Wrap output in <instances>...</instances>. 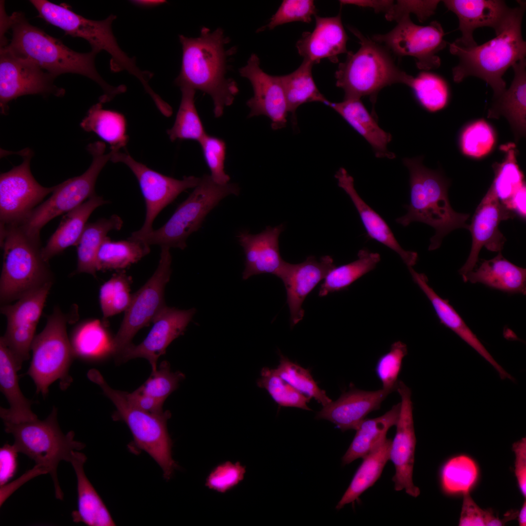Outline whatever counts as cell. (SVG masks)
<instances>
[{"mask_svg": "<svg viewBox=\"0 0 526 526\" xmlns=\"http://www.w3.org/2000/svg\"><path fill=\"white\" fill-rule=\"evenodd\" d=\"M2 14V31L9 28L12 37L5 46L14 54L28 59L55 77L65 73L80 75L93 80L102 89L104 94L99 101L105 103L116 95L125 92L124 85L113 86L107 83L96 70L95 58L98 53L76 52L60 40L31 24L21 12L10 16Z\"/></svg>", "mask_w": 526, "mask_h": 526, "instance_id": "1", "label": "cell"}, {"mask_svg": "<svg viewBox=\"0 0 526 526\" xmlns=\"http://www.w3.org/2000/svg\"><path fill=\"white\" fill-rule=\"evenodd\" d=\"M179 38L182 59L175 84L208 94L213 101L214 116L220 117L225 108L233 104L239 91L237 82L227 77L229 58L235 49H226L229 38L221 28L211 31L203 27L198 37L180 35Z\"/></svg>", "mask_w": 526, "mask_h": 526, "instance_id": "2", "label": "cell"}, {"mask_svg": "<svg viewBox=\"0 0 526 526\" xmlns=\"http://www.w3.org/2000/svg\"><path fill=\"white\" fill-rule=\"evenodd\" d=\"M510 8L496 36L488 41L471 47L454 42L449 43L450 53L458 57V64L452 69L454 81L459 83L468 76L480 78L493 91V99L506 90L503 76L506 71L525 58L526 42L522 34V22L525 2Z\"/></svg>", "mask_w": 526, "mask_h": 526, "instance_id": "3", "label": "cell"}, {"mask_svg": "<svg viewBox=\"0 0 526 526\" xmlns=\"http://www.w3.org/2000/svg\"><path fill=\"white\" fill-rule=\"evenodd\" d=\"M423 157L405 158L403 164L410 174V201L407 212L396 219L404 226L414 222L426 224L434 228L429 250L438 248L443 238L458 228L468 229L470 215L455 211L448 197L449 182L437 170L426 167Z\"/></svg>", "mask_w": 526, "mask_h": 526, "instance_id": "4", "label": "cell"}, {"mask_svg": "<svg viewBox=\"0 0 526 526\" xmlns=\"http://www.w3.org/2000/svg\"><path fill=\"white\" fill-rule=\"evenodd\" d=\"M348 28L360 46L355 53H347L345 60L338 64L335 73L336 85L344 92V99L369 96L375 104L378 93L385 87L395 83L407 85L411 75L396 65L387 49L357 29Z\"/></svg>", "mask_w": 526, "mask_h": 526, "instance_id": "5", "label": "cell"}, {"mask_svg": "<svg viewBox=\"0 0 526 526\" xmlns=\"http://www.w3.org/2000/svg\"><path fill=\"white\" fill-rule=\"evenodd\" d=\"M5 431L13 435L17 451L22 453L36 463L40 474H49L54 483L56 496L62 500L63 493L57 475L58 464L61 461L70 462L75 451L84 448V443L74 439L71 431L63 433L57 420L55 407L44 420L38 417L19 422L3 421Z\"/></svg>", "mask_w": 526, "mask_h": 526, "instance_id": "6", "label": "cell"}, {"mask_svg": "<svg viewBox=\"0 0 526 526\" xmlns=\"http://www.w3.org/2000/svg\"><path fill=\"white\" fill-rule=\"evenodd\" d=\"M3 249L0 300L6 303L51 282L48 262L41 256L40 239L28 235L19 224L1 225Z\"/></svg>", "mask_w": 526, "mask_h": 526, "instance_id": "7", "label": "cell"}, {"mask_svg": "<svg viewBox=\"0 0 526 526\" xmlns=\"http://www.w3.org/2000/svg\"><path fill=\"white\" fill-rule=\"evenodd\" d=\"M87 376L114 404L116 410L113 419L123 421L127 424L135 446L149 454L161 468L164 478L170 479L177 467L172 457V442L167 426L170 412L153 414L135 408L127 400L124 392L112 388L95 369L90 370Z\"/></svg>", "mask_w": 526, "mask_h": 526, "instance_id": "8", "label": "cell"}, {"mask_svg": "<svg viewBox=\"0 0 526 526\" xmlns=\"http://www.w3.org/2000/svg\"><path fill=\"white\" fill-rule=\"evenodd\" d=\"M239 193L237 184H218L210 175L205 174L165 225L135 240H141L149 245L184 249L188 238L200 228L209 212L227 196L238 195Z\"/></svg>", "mask_w": 526, "mask_h": 526, "instance_id": "9", "label": "cell"}, {"mask_svg": "<svg viewBox=\"0 0 526 526\" xmlns=\"http://www.w3.org/2000/svg\"><path fill=\"white\" fill-rule=\"evenodd\" d=\"M68 319L59 308L55 307L45 327L31 345L32 358L27 374L34 381L37 393L44 396L56 380H60L63 390L72 382L68 371L75 355L67 334Z\"/></svg>", "mask_w": 526, "mask_h": 526, "instance_id": "10", "label": "cell"}, {"mask_svg": "<svg viewBox=\"0 0 526 526\" xmlns=\"http://www.w3.org/2000/svg\"><path fill=\"white\" fill-rule=\"evenodd\" d=\"M87 150L92 156L89 168L81 175L56 185L52 195L19 224L28 235L40 239V230L47 223L73 210L95 194L98 176L107 163L111 160L113 152L105 153L106 145L101 141L90 144Z\"/></svg>", "mask_w": 526, "mask_h": 526, "instance_id": "11", "label": "cell"}, {"mask_svg": "<svg viewBox=\"0 0 526 526\" xmlns=\"http://www.w3.org/2000/svg\"><path fill=\"white\" fill-rule=\"evenodd\" d=\"M169 249L161 247L159 262L154 273L132 295L119 329L113 338V355L117 356L132 344V340L136 333L152 322L166 306L164 290L171 273L172 258Z\"/></svg>", "mask_w": 526, "mask_h": 526, "instance_id": "12", "label": "cell"}, {"mask_svg": "<svg viewBox=\"0 0 526 526\" xmlns=\"http://www.w3.org/2000/svg\"><path fill=\"white\" fill-rule=\"evenodd\" d=\"M396 22L391 31L375 35L373 40L398 56L414 57L419 69L438 68L441 59L437 54L447 44L440 23L433 21L427 26L418 25L412 21L409 15L402 16Z\"/></svg>", "mask_w": 526, "mask_h": 526, "instance_id": "13", "label": "cell"}, {"mask_svg": "<svg viewBox=\"0 0 526 526\" xmlns=\"http://www.w3.org/2000/svg\"><path fill=\"white\" fill-rule=\"evenodd\" d=\"M112 151L111 161L125 164L136 177L146 204L144 223L129 238L137 239L150 232L153 230L152 223L160 211L181 193L195 188L201 181V178L194 176H184L178 180L164 175L136 161L127 152Z\"/></svg>", "mask_w": 526, "mask_h": 526, "instance_id": "14", "label": "cell"}, {"mask_svg": "<svg viewBox=\"0 0 526 526\" xmlns=\"http://www.w3.org/2000/svg\"><path fill=\"white\" fill-rule=\"evenodd\" d=\"M19 152L22 163L0 175L1 225L22 223L56 187H44L36 180L30 169L33 152L30 149Z\"/></svg>", "mask_w": 526, "mask_h": 526, "instance_id": "15", "label": "cell"}, {"mask_svg": "<svg viewBox=\"0 0 526 526\" xmlns=\"http://www.w3.org/2000/svg\"><path fill=\"white\" fill-rule=\"evenodd\" d=\"M55 77L30 60L14 54L6 47L0 50V107L6 115L8 104L25 95L62 96L65 90L54 84Z\"/></svg>", "mask_w": 526, "mask_h": 526, "instance_id": "16", "label": "cell"}, {"mask_svg": "<svg viewBox=\"0 0 526 526\" xmlns=\"http://www.w3.org/2000/svg\"><path fill=\"white\" fill-rule=\"evenodd\" d=\"M53 282L32 290L14 304H4L1 313L7 319L4 335L0 338L15 358L18 370L30 357L36 329Z\"/></svg>", "mask_w": 526, "mask_h": 526, "instance_id": "17", "label": "cell"}, {"mask_svg": "<svg viewBox=\"0 0 526 526\" xmlns=\"http://www.w3.org/2000/svg\"><path fill=\"white\" fill-rule=\"evenodd\" d=\"M39 16L63 30L66 35L82 38L92 50L107 52L111 57L119 55L121 48L113 32L112 25L116 16L110 15L101 20L86 19L74 12L65 4H56L46 0H31Z\"/></svg>", "mask_w": 526, "mask_h": 526, "instance_id": "18", "label": "cell"}, {"mask_svg": "<svg viewBox=\"0 0 526 526\" xmlns=\"http://www.w3.org/2000/svg\"><path fill=\"white\" fill-rule=\"evenodd\" d=\"M396 391L401 398L398 418L395 425L396 433L392 440L389 460L393 463L395 474L392 480L394 489H404L409 495L417 497L420 490L413 483L416 437L413 419V406L410 389L399 380Z\"/></svg>", "mask_w": 526, "mask_h": 526, "instance_id": "19", "label": "cell"}, {"mask_svg": "<svg viewBox=\"0 0 526 526\" xmlns=\"http://www.w3.org/2000/svg\"><path fill=\"white\" fill-rule=\"evenodd\" d=\"M515 214L505 206L489 188L478 205L468 230L472 237L469 256L459 270L463 275L473 270L478 262L480 251L483 247L493 252H501L506 239L499 228L500 223Z\"/></svg>", "mask_w": 526, "mask_h": 526, "instance_id": "20", "label": "cell"}, {"mask_svg": "<svg viewBox=\"0 0 526 526\" xmlns=\"http://www.w3.org/2000/svg\"><path fill=\"white\" fill-rule=\"evenodd\" d=\"M260 59L252 54L246 64L239 69L242 77L250 82L253 96L246 105L250 111L248 116L264 115L271 121L273 130L285 127L287 124L288 110L283 86L279 76L271 75L260 67Z\"/></svg>", "mask_w": 526, "mask_h": 526, "instance_id": "21", "label": "cell"}, {"mask_svg": "<svg viewBox=\"0 0 526 526\" xmlns=\"http://www.w3.org/2000/svg\"><path fill=\"white\" fill-rule=\"evenodd\" d=\"M195 312L194 308L180 310L166 306L153 319V325L143 341L137 345L131 344L117 356L118 358L127 361L144 358L150 364L152 372L156 371L158 358L166 353L173 340L184 334Z\"/></svg>", "mask_w": 526, "mask_h": 526, "instance_id": "22", "label": "cell"}, {"mask_svg": "<svg viewBox=\"0 0 526 526\" xmlns=\"http://www.w3.org/2000/svg\"><path fill=\"white\" fill-rule=\"evenodd\" d=\"M335 266L333 259L328 255L319 259L310 256L297 264L286 262L279 278L286 288L291 326L303 319L302 304L306 297Z\"/></svg>", "mask_w": 526, "mask_h": 526, "instance_id": "23", "label": "cell"}, {"mask_svg": "<svg viewBox=\"0 0 526 526\" xmlns=\"http://www.w3.org/2000/svg\"><path fill=\"white\" fill-rule=\"evenodd\" d=\"M283 230L284 226L280 225L267 226L256 234L244 231L238 235L245 256L243 280L262 274H270L279 278L286 262L281 256L279 246V238Z\"/></svg>", "mask_w": 526, "mask_h": 526, "instance_id": "24", "label": "cell"}, {"mask_svg": "<svg viewBox=\"0 0 526 526\" xmlns=\"http://www.w3.org/2000/svg\"><path fill=\"white\" fill-rule=\"evenodd\" d=\"M443 2L458 19V29L462 36L454 42L465 47L477 45L473 36L476 29L489 27L496 31L510 9L505 1L500 0H445Z\"/></svg>", "mask_w": 526, "mask_h": 526, "instance_id": "25", "label": "cell"}, {"mask_svg": "<svg viewBox=\"0 0 526 526\" xmlns=\"http://www.w3.org/2000/svg\"><path fill=\"white\" fill-rule=\"evenodd\" d=\"M315 17L313 30L304 32L296 43L298 53L304 60L313 64L323 58L337 63L340 54L348 52V37L342 23L341 13L335 17Z\"/></svg>", "mask_w": 526, "mask_h": 526, "instance_id": "26", "label": "cell"}, {"mask_svg": "<svg viewBox=\"0 0 526 526\" xmlns=\"http://www.w3.org/2000/svg\"><path fill=\"white\" fill-rule=\"evenodd\" d=\"M393 392L383 388L365 391L352 388L335 401L323 406L316 418L332 422L342 432L356 430L369 413L379 409Z\"/></svg>", "mask_w": 526, "mask_h": 526, "instance_id": "27", "label": "cell"}, {"mask_svg": "<svg viewBox=\"0 0 526 526\" xmlns=\"http://www.w3.org/2000/svg\"><path fill=\"white\" fill-rule=\"evenodd\" d=\"M408 269L413 282L432 303L440 322L454 332L489 362L497 371L502 379L508 378L514 381L513 377L494 359L459 314L450 304L449 301L440 297L429 285L427 276L424 273L417 272L413 267H408Z\"/></svg>", "mask_w": 526, "mask_h": 526, "instance_id": "28", "label": "cell"}, {"mask_svg": "<svg viewBox=\"0 0 526 526\" xmlns=\"http://www.w3.org/2000/svg\"><path fill=\"white\" fill-rule=\"evenodd\" d=\"M335 177L339 187L349 196L357 209L368 236L395 252L408 267L414 265L418 259L415 252L404 250L399 244L384 219L360 197L354 187V181L347 171L340 168Z\"/></svg>", "mask_w": 526, "mask_h": 526, "instance_id": "29", "label": "cell"}, {"mask_svg": "<svg viewBox=\"0 0 526 526\" xmlns=\"http://www.w3.org/2000/svg\"><path fill=\"white\" fill-rule=\"evenodd\" d=\"M338 113L372 147L377 158L394 159L395 155L387 149L392 135L378 125L360 99H344L340 102L327 100L324 104Z\"/></svg>", "mask_w": 526, "mask_h": 526, "instance_id": "30", "label": "cell"}, {"mask_svg": "<svg viewBox=\"0 0 526 526\" xmlns=\"http://www.w3.org/2000/svg\"><path fill=\"white\" fill-rule=\"evenodd\" d=\"M512 67L514 76L511 84L489 109L488 118L504 116L508 121L516 140L524 136L526 131V61L523 59Z\"/></svg>", "mask_w": 526, "mask_h": 526, "instance_id": "31", "label": "cell"}, {"mask_svg": "<svg viewBox=\"0 0 526 526\" xmlns=\"http://www.w3.org/2000/svg\"><path fill=\"white\" fill-rule=\"evenodd\" d=\"M86 460L84 453L75 451L70 462L77 481V509L72 513L73 521L89 526H115L105 504L86 475L84 465Z\"/></svg>", "mask_w": 526, "mask_h": 526, "instance_id": "32", "label": "cell"}, {"mask_svg": "<svg viewBox=\"0 0 526 526\" xmlns=\"http://www.w3.org/2000/svg\"><path fill=\"white\" fill-rule=\"evenodd\" d=\"M462 277L465 282L481 283L507 293L526 294V269L507 260L501 251Z\"/></svg>", "mask_w": 526, "mask_h": 526, "instance_id": "33", "label": "cell"}, {"mask_svg": "<svg viewBox=\"0 0 526 526\" xmlns=\"http://www.w3.org/2000/svg\"><path fill=\"white\" fill-rule=\"evenodd\" d=\"M18 371L14 357L0 338V391L10 405L8 409L0 407V415L3 421L18 422L38 417L31 410L32 402L24 397L19 388Z\"/></svg>", "mask_w": 526, "mask_h": 526, "instance_id": "34", "label": "cell"}, {"mask_svg": "<svg viewBox=\"0 0 526 526\" xmlns=\"http://www.w3.org/2000/svg\"><path fill=\"white\" fill-rule=\"evenodd\" d=\"M107 203L95 194L64 215L56 231L41 248L43 259L48 263L67 247L77 245L90 215L97 207Z\"/></svg>", "mask_w": 526, "mask_h": 526, "instance_id": "35", "label": "cell"}, {"mask_svg": "<svg viewBox=\"0 0 526 526\" xmlns=\"http://www.w3.org/2000/svg\"><path fill=\"white\" fill-rule=\"evenodd\" d=\"M400 403L394 405L383 415L365 419L355 430L356 432L348 449L342 458L343 465L363 458L377 447L386 438L388 430L395 426Z\"/></svg>", "mask_w": 526, "mask_h": 526, "instance_id": "36", "label": "cell"}, {"mask_svg": "<svg viewBox=\"0 0 526 526\" xmlns=\"http://www.w3.org/2000/svg\"><path fill=\"white\" fill-rule=\"evenodd\" d=\"M80 125L85 131L95 133L108 143L111 150L120 151L128 143L124 115L117 111L104 109L99 102L91 107Z\"/></svg>", "mask_w": 526, "mask_h": 526, "instance_id": "37", "label": "cell"}, {"mask_svg": "<svg viewBox=\"0 0 526 526\" xmlns=\"http://www.w3.org/2000/svg\"><path fill=\"white\" fill-rule=\"evenodd\" d=\"M391 442L392 440L386 437L377 447L362 458L361 465L336 507L337 510L357 500L363 492L379 479L389 460Z\"/></svg>", "mask_w": 526, "mask_h": 526, "instance_id": "38", "label": "cell"}, {"mask_svg": "<svg viewBox=\"0 0 526 526\" xmlns=\"http://www.w3.org/2000/svg\"><path fill=\"white\" fill-rule=\"evenodd\" d=\"M313 64L304 60L294 72L280 75L283 88L288 112L291 114L293 124H297L296 111L303 104L320 102L324 104L328 100L318 89L313 77Z\"/></svg>", "mask_w": 526, "mask_h": 526, "instance_id": "39", "label": "cell"}, {"mask_svg": "<svg viewBox=\"0 0 526 526\" xmlns=\"http://www.w3.org/2000/svg\"><path fill=\"white\" fill-rule=\"evenodd\" d=\"M121 218L116 214L110 218H102L86 224L77 244V265L75 273H86L96 277V257L99 249L112 230H119L123 225Z\"/></svg>", "mask_w": 526, "mask_h": 526, "instance_id": "40", "label": "cell"}, {"mask_svg": "<svg viewBox=\"0 0 526 526\" xmlns=\"http://www.w3.org/2000/svg\"><path fill=\"white\" fill-rule=\"evenodd\" d=\"M106 326L99 319H89L79 324L71 336L70 342L75 356L95 360L113 354V338Z\"/></svg>", "mask_w": 526, "mask_h": 526, "instance_id": "41", "label": "cell"}, {"mask_svg": "<svg viewBox=\"0 0 526 526\" xmlns=\"http://www.w3.org/2000/svg\"><path fill=\"white\" fill-rule=\"evenodd\" d=\"M150 252V245L141 240L128 238L127 240L114 241L107 237L97 254V271L123 270Z\"/></svg>", "mask_w": 526, "mask_h": 526, "instance_id": "42", "label": "cell"}, {"mask_svg": "<svg viewBox=\"0 0 526 526\" xmlns=\"http://www.w3.org/2000/svg\"><path fill=\"white\" fill-rule=\"evenodd\" d=\"M380 260L378 253L365 249L360 250L356 260L336 266L328 272L320 286L319 296L324 297L330 293L347 289L354 282L375 269Z\"/></svg>", "mask_w": 526, "mask_h": 526, "instance_id": "43", "label": "cell"}, {"mask_svg": "<svg viewBox=\"0 0 526 526\" xmlns=\"http://www.w3.org/2000/svg\"><path fill=\"white\" fill-rule=\"evenodd\" d=\"M479 475L476 462L468 455H458L448 460L442 466L440 486L447 494L463 495L470 493L476 484Z\"/></svg>", "mask_w": 526, "mask_h": 526, "instance_id": "44", "label": "cell"}, {"mask_svg": "<svg viewBox=\"0 0 526 526\" xmlns=\"http://www.w3.org/2000/svg\"><path fill=\"white\" fill-rule=\"evenodd\" d=\"M505 155L501 163L492 165L494 178L490 188L505 205L524 185V175L517 161V150L514 143H509L500 147Z\"/></svg>", "mask_w": 526, "mask_h": 526, "instance_id": "45", "label": "cell"}, {"mask_svg": "<svg viewBox=\"0 0 526 526\" xmlns=\"http://www.w3.org/2000/svg\"><path fill=\"white\" fill-rule=\"evenodd\" d=\"M182 97L173 126L167 131L171 141L194 140L199 142L207 134L195 104L196 90L181 87Z\"/></svg>", "mask_w": 526, "mask_h": 526, "instance_id": "46", "label": "cell"}, {"mask_svg": "<svg viewBox=\"0 0 526 526\" xmlns=\"http://www.w3.org/2000/svg\"><path fill=\"white\" fill-rule=\"evenodd\" d=\"M418 103L430 112H436L447 104L449 91L446 81L435 74L422 72L411 76L407 84Z\"/></svg>", "mask_w": 526, "mask_h": 526, "instance_id": "47", "label": "cell"}, {"mask_svg": "<svg viewBox=\"0 0 526 526\" xmlns=\"http://www.w3.org/2000/svg\"><path fill=\"white\" fill-rule=\"evenodd\" d=\"M132 277L121 270L114 274L100 287L99 299L103 314V322L107 326V319L125 311L131 301Z\"/></svg>", "mask_w": 526, "mask_h": 526, "instance_id": "48", "label": "cell"}, {"mask_svg": "<svg viewBox=\"0 0 526 526\" xmlns=\"http://www.w3.org/2000/svg\"><path fill=\"white\" fill-rule=\"evenodd\" d=\"M280 356V363L274 369L282 379L309 399L314 398L323 406L332 401L325 391L318 386L309 369L291 361L282 354Z\"/></svg>", "mask_w": 526, "mask_h": 526, "instance_id": "49", "label": "cell"}, {"mask_svg": "<svg viewBox=\"0 0 526 526\" xmlns=\"http://www.w3.org/2000/svg\"><path fill=\"white\" fill-rule=\"evenodd\" d=\"M258 386L265 389L272 399L280 406L295 407L311 410L308 405L310 400L282 379L274 369L263 368Z\"/></svg>", "mask_w": 526, "mask_h": 526, "instance_id": "50", "label": "cell"}, {"mask_svg": "<svg viewBox=\"0 0 526 526\" xmlns=\"http://www.w3.org/2000/svg\"><path fill=\"white\" fill-rule=\"evenodd\" d=\"M495 142L493 129L483 119L475 121L466 127L460 138L462 152L475 158L483 157L489 153Z\"/></svg>", "mask_w": 526, "mask_h": 526, "instance_id": "51", "label": "cell"}, {"mask_svg": "<svg viewBox=\"0 0 526 526\" xmlns=\"http://www.w3.org/2000/svg\"><path fill=\"white\" fill-rule=\"evenodd\" d=\"M407 353V345L401 341H397L391 345L388 352L379 358L375 372L383 389L393 392L396 390L403 360Z\"/></svg>", "mask_w": 526, "mask_h": 526, "instance_id": "52", "label": "cell"}, {"mask_svg": "<svg viewBox=\"0 0 526 526\" xmlns=\"http://www.w3.org/2000/svg\"><path fill=\"white\" fill-rule=\"evenodd\" d=\"M317 9L313 0H284L269 23L257 30V32L275 27L287 23L300 21L310 23L312 16L316 15Z\"/></svg>", "mask_w": 526, "mask_h": 526, "instance_id": "53", "label": "cell"}, {"mask_svg": "<svg viewBox=\"0 0 526 526\" xmlns=\"http://www.w3.org/2000/svg\"><path fill=\"white\" fill-rule=\"evenodd\" d=\"M184 377L180 372L171 371L169 363L164 361L156 371L138 389L163 402L178 387V383Z\"/></svg>", "mask_w": 526, "mask_h": 526, "instance_id": "54", "label": "cell"}, {"mask_svg": "<svg viewBox=\"0 0 526 526\" xmlns=\"http://www.w3.org/2000/svg\"><path fill=\"white\" fill-rule=\"evenodd\" d=\"M463 499L460 513V526H500L516 518V512L512 511L502 519L494 515L491 509L480 507L470 496V493L463 495Z\"/></svg>", "mask_w": 526, "mask_h": 526, "instance_id": "55", "label": "cell"}, {"mask_svg": "<svg viewBox=\"0 0 526 526\" xmlns=\"http://www.w3.org/2000/svg\"><path fill=\"white\" fill-rule=\"evenodd\" d=\"M199 143L210 170L212 179L220 185L228 183L230 178L224 170L226 155L225 141L222 139L207 134Z\"/></svg>", "mask_w": 526, "mask_h": 526, "instance_id": "56", "label": "cell"}, {"mask_svg": "<svg viewBox=\"0 0 526 526\" xmlns=\"http://www.w3.org/2000/svg\"><path fill=\"white\" fill-rule=\"evenodd\" d=\"M245 472V467L240 462L226 461L211 470L206 479L205 485L210 489L225 493L243 480Z\"/></svg>", "mask_w": 526, "mask_h": 526, "instance_id": "57", "label": "cell"}, {"mask_svg": "<svg viewBox=\"0 0 526 526\" xmlns=\"http://www.w3.org/2000/svg\"><path fill=\"white\" fill-rule=\"evenodd\" d=\"M439 0H397L385 13L386 19L396 21L404 15L415 14L420 22L434 14Z\"/></svg>", "mask_w": 526, "mask_h": 526, "instance_id": "58", "label": "cell"}, {"mask_svg": "<svg viewBox=\"0 0 526 526\" xmlns=\"http://www.w3.org/2000/svg\"><path fill=\"white\" fill-rule=\"evenodd\" d=\"M19 452L13 444H4L0 449V487L6 484L14 476L17 469Z\"/></svg>", "mask_w": 526, "mask_h": 526, "instance_id": "59", "label": "cell"}, {"mask_svg": "<svg viewBox=\"0 0 526 526\" xmlns=\"http://www.w3.org/2000/svg\"><path fill=\"white\" fill-rule=\"evenodd\" d=\"M515 455L514 472L518 487L526 497V438H522L512 445Z\"/></svg>", "mask_w": 526, "mask_h": 526, "instance_id": "60", "label": "cell"}, {"mask_svg": "<svg viewBox=\"0 0 526 526\" xmlns=\"http://www.w3.org/2000/svg\"><path fill=\"white\" fill-rule=\"evenodd\" d=\"M124 394L130 404L141 411L153 414L164 412V402L142 393L138 389L131 393L124 392Z\"/></svg>", "mask_w": 526, "mask_h": 526, "instance_id": "61", "label": "cell"}, {"mask_svg": "<svg viewBox=\"0 0 526 526\" xmlns=\"http://www.w3.org/2000/svg\"><path fill=\"white\" fill-rule=\"evenodd\" d=\"M341 5L353 4L362 7L373 8L376 12L385 13L393 4V0H340Z\"/></svg>", "mask_w": 526, "mask_h": 526, "instance_id": "62", "label": "cell"}, {"mask_svg": "<svg viewBox=\"0 0 526 526\" xmlns=\"http://www.w3.org/2000/svg\"><path fill=\"white\" fill-rule=\"evenodd\" d=\"M165 0H133L132 2L136 4V5L145 7H151L157 6L165 3Z\"/></svg>", "mask_w": 526, "mask_h": 526, "instance_id": "63", "label": "cell"}, {"mask_svg": "<svg viewBox=\"0 0 526 526\" xmlns=\"http://www.w3.org/2000/svg\"><path fill=\"white\" fill-rule=\"evenodd\" d=\"M518 523L520 526H526V501L523 503V504L520 510L517 513V517Z\"/></svg>", "mask_w": 526, "mask_h": 526, "instance_id": "64", "label": "cell"}]
</instances>
